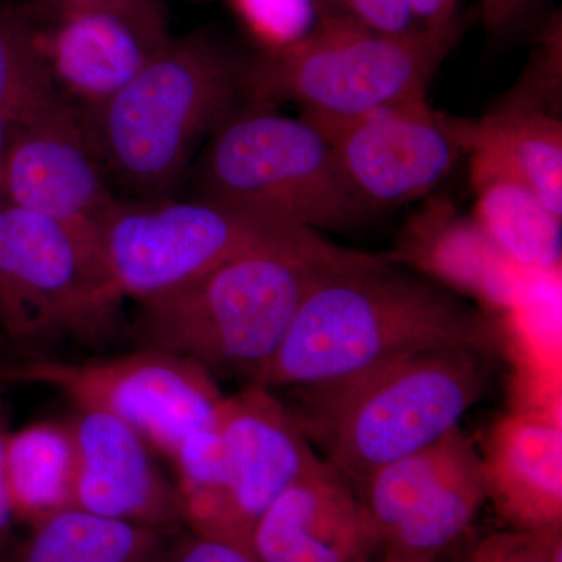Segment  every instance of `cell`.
Wrapping results in <instances>:
<instances>
[{"mask_svg": "<svg viewBox=\"0 0 562 562\" xmlns=\"http://www.w3.org/2000/svg\"><path fill=\"white\" fill-rule=\"evenodd\" d=\"M244 60L202 29L171 38L102 105L79 110L109 179L143 201L168 198L203 136L235 109Z\"/></svg>", "mask_w": 562, "mask_h": 562, "instance_id": "3957f363", "label": "cell"}, {"mask_svg": "<svg viewBox=\"0 0 562 562\" xmlns=\"http://www.w3.org/2000/svg\"><path fill=\"white\" fill-rule=\"evenodd\" d=\"M247 18L281 44L301 38L308 0H239Z\"/></svg>", "mask_w": 562, "mask_h": 562, "instance_id": "4316f807", "label": "cell"}, {"mask_svg": "<svg viewBox=\"0 0 562 562\" xmlns=\"http://www.w3.org/2000/svg\"><path fill=\"white\" fill-rule=\"evenodd\" d=\"M27 383L113 414L169 458L192 432L216 427L225 398L216 376L198 362L147 347L87 362L38 358L29 366Z\"/></svg>", "mask_w": 562, "mask_h": 562, "instance_id": "9c48e42d", "label": "cell"}, {"mask_svg": "<svg viewBox=\"0 0 562 562\" xmlns=\"http://www.w3.org/2000/svg\"><path fill=\"white\" fill-rule=\"evenodd\" d=\"M457 124L465 151L480 146L497 155L562 220V124L554 114L514 103Z\"/></svg>", "mask_w": 562, "mask_h": 562, "instance_id": "d6986e66", "label": "cell"}, {"mask_svg": "<svg viewBox=\"0 0 562 562\" xmlns=\"http://www.w3.org/2000/svg\"><path fill=\"white\" fill-rule=\"evenodd\" d=\"M561 428L536 414H516L492 432L483 460L486 498L509 528L561 531Z\"/></svg>", "mask_w": 562, "mask_h": 562, "instance_id": "2e32d148", "label": "cell"}, {"mask_svg": "<svg viewBox=\"0 0 562 562\" xmlns=\"http://www.w3.org/2000/svg\"><path fill=\"white\" fill-rule=\"evenodd\" d=\"M109 180L69 102L11 127L3 166L7 202L98 241L99 227L120 201Z\"/></svg>", "mask_w": 562, "mask_h": 562, "instance_id": "7c38bea8", "label": "cell"}, {"mask_svg": "<svg viewBox=\"0 0 562 562\" xmlns=\"http://www.w3.org/2000/svg\"><path fill=\"white\" fill-rule=\"evenodd\" d=\"M3 387L0 384V553L9 547L13 524L16 522L13 508H11L9 487H7L5 473V449L7 438H9V428H7L5 398H3Z\"/></svg>", "mask_w": 562, "mask_h": 562, "instance_id": "4dcf8cb0", "label": "cell"}, {"mask_svg": "<svg viewBox=\"0 0 562 562\" xmlns=\"http://www.w3.org/2000/svg\"><path fill=\"white\" fill-rule=\"evenodd\" d=\"M76 443L72 506L106 519L171 532L183 525L177 486L147 442L113 414L77 405L68 420Z\"/></svg>", "mask_w": 562, "mask_h": 562, "instance_id": "5bb4252c", "label": "cell"}, {"mask_svg": "<svg viewBox=\"0 0 562 562\" xmlns=\"http://www.w3.org/2000/svg\"><path fill=\"white\" fill-rule=\"evenodd\" d=\"M198 188L206 198L317 233L347 231L373 214L313 124L258 103L228 111L210 133L198 162Z\"/></svg>", "mask_w": 562, "mask_h": 562, "instance_id": "8992f818", "label": "cell"}, {"mask_svg": "<svg viewBox=\"0 0 562 562\" xmlns=\"http://www.w3.org/2000/svg\"><path fill=\"white\" fill-rule=\"evenodd\" d=\"M99 243L68 225L0 202V339L27 357L99 347L121 324Z\"/></svg>", "mask_w": 562, "mask_h": 562, "instance_id": "52a82bcc", "label": "cell"}, {"mask_svg": "<svg viewBox=\"0 0 562 562\" xmlns=\"http://www.w3.org/2000/svg\"><path fill=\"white\" fill-rule=\"evenodd\" d=\"M171 460L179 475L183 525L195 535L241 546L233 522L231 475L217 428L192 432Z\"/></svg>", "mask_w": 562, "mask_h": 562, "instance_id": "7402d4cb", "label": "cell"}, {"mask_svg": "<svg viewBox=\"0 0 562 562\" xmlns=\"http://www.w3.org/2000/svg\"><path fill=\"white\" fill-rule=\"evenodd\" d=\"M321 13L342 14L386 35L420 33L413 20L408 0H321Z\"/></svg>", "mask_w": 562, "mask_h": 562, "instance_id": "484cf974", "label": "cell"}, {"mask_svg": "<svg viewBox=\"0 0 562 562\" xmlns=\"http://www.w3.org/2000/svg\"><path fill=\"white\" fill-rule=\"evenodd\" d=\"M169 532L69 506L31 525L9 562H158Z\"/></svg>", "mask_w": 562, "mask_h": 562, "instance_id": "ffe728a7", "label": "cell"}, {"mask_svg": "<svg viewBox=\"0 0 562 562\" xmlns=\"http://www.w3.org/2000/svg\"><path fill=\"white\" fill-rule=\"evenodd\" d=\"M54 25L36 43L63 98L77 110L109 101L157 54L127 22L105 11L49 14Z\"/></svg>", "mask_w": 562, "mask_h": 562, "instance_id": "e0dca14e", "label": "cell"}, {"mask_svg": "<svg viewBox=\"0 0 562 562\" xmlns=\"http://www.w3.org/2000/svg\"><path fill=\"white\" fill-rule=\"evenodd\" d=\"M158 562H261L247 547L191 532L169 541Z\"/></svg>", "mask_w": 562, "mask_h": 562, "instance_id": "83f0119b", "label": "cell"}, {"mask_svg": "<svg viewBox=\"0 0 562 562\" xmlns=\"http://www.w3.org/2000/svg\"><path fill=\"white\" fill-rule=\"evenodd\" d=\"M490 344L482 313L457 291L350 249L313 284L255 383L269 390L328 386L420 351H486Z\"/></svg>", "mask_w": 562, "mask_h": 562, "instance_id": "6da1fadb", "label": "cell"}, {"mask_svg": "<svg viewBox=\"0 0 562 562\" xmlns=\"http://www.w3.org/2000/svg\"><path fill=\"white\" fill-rule=\"evenodd\" d=\"M308 231L199 195L190 201H117L99 227L98 241L114 288L122 297L143 303L180 290L246 251Z\"/></svg>", "mask_w": 562, "mask_h": 562, "instance_id": "ba28073f", "label": "cell"}, {"mask_svg": "<svg viewBox=\"0 0 562 562\" xmlns=\"http://www.w3.org/2000/svg\"><path fill=\"white\" fill-rule=\"evenodd\" d=\"M486 351H420L346 382L303 387L291 412L355 491L383 465L460 428L487 384Z\"/></svg>", "mask_w": 562, "mask_h": 562, "instance_id": "277c9868", "label": "cell"}, {"mask_svg": "<svg viewBox=\"0 0 562 562\" xmlns=\"http://www.w3.org/2000/svg\"><path fill=\"white\" fill-rule=\"evenodd\" d=\"M301 117L327 138L350 187L372 211L430 194L465 151L457 117L436 113L427 101L358 116L302 111Z\"/></svg>", "mask_w": 562, "mask_h": 562, "instance_id": "8fae6325", "label": "cell"}, {"mask_svg": "<svg viewBox=\"0 0 562 562\" xmlns=\"http://www.w3.org/2000/svg\"><path fill=\"white\" fill-rule=\"evenodd\" d=\"M65 102L31 24L0 5V114L18 124Z\"/></svg>", "mask_w": 562, "mask_h": 562, "instance_id": "603a6c76", "label": "cell"}, {"mask_svg": "<svg viewBox=\"0 0 562 562\" xmlns=\"http://www.w3.org/2000/svg\"><path fill=\"white\" fill-rule=\"evenodd\" d=\"M11 127L13 122L0 114V202L5 201L3 195V166H5L7 146H9Z\"/></svg>", "mask_w": 562, "mask_h": 562, "instance_id": "d6a6232c", "label": "cell"}, {"mask_svg": "<svg viewBox=\"0 0 562 562\" xmlns=\"http://www.w3.org/2000/svg\"><path fill=\"white\" fill-rule=\"evenodd\" d=\"M479 232L505 257L535 271L560 269L561 217L497 155L484 147L469 149Z\"/></svg>", "mask_w": 562, "mask_h": 562, "instance_id": "ac0fdd59", "label": "cell"}, {"mask_svg": "<svg viewBox=\"0 0 562 562\" xmlns=\"http://www.w3.org/2000/svg\"><path fill=\"white\" fill-rule=\"evenodd\" d=\"M454 44L428 33L386 35L342 14L321 13L308 35L244 60L241 94L306 113L358 116L425 101L428 83Z\"/></svg>", "mask_w": 562, "mask_h": 562, "instance_id": "5b68a950", "label": "cell"}, {"mask_svg": "<svg viewBox=\"0 0 562 562\" xmlns=\"http://www.w3.org/2000/svg\"><path fill=\"white\" fill-rule=\"evenodd\" d=\"M417 31L457 44L462 33L461 0H408Z\"/></svg>", "mask_w": 562, "mask_h": 562, "instance_id": "f1b7e54d", "label": "cell"}, {"mask_svg": "<svg viewBox=\"0 0 562 562\" xmlns=\"http://www.w3.org/2000/svg\"><path fill=\"white\" fill-rule=\"evenodd\" d=\"M349 250L308 231L246 251L180 290L139 303L132 341L180 355L214 376L255 383L313 284Z\"/></svg>", "mask_w": 562, "mask_h": 562, "instance_id": "7a4b0ae2", "label": "cell"}, {"mask_svg": "<svg viewBox=\"0 0 562 562\" xmlns=\"http://www.w3.org/2000/svg\"><path fill=\"white\" fill-rule=\"evenodd\" d=\"M5 473L16 520L32 525L72 506L76 443L68 422H36L9 432Z\"/></svg>", "mask_w": 562, "mask_h": 562, "instance_id": "44dd1931", "label": "cell"}, {"mask_svg": "<svg viewBox=\"0 0 562 562\" xmlns=\"http://www.w3.org/2000/svg\"><path fill=\"white\" fill-rule=\"evenodd\" d=\"M355 492L383 557L430 562L460 541L487 501L482 454L460 428L383 465Z\"/></svg>", "mask_w": 562, "mask_h": 562, "instance_id": "30bf717a", "label": "cell"}, {"mask_svg": "<svg viewBox=\"0 0 562 562\" xmlns=\"http://www.w3.org/2000/svg\"><path fill=\"white\" fill-rule=\"evenodd\" d=\"M216 428L231 475L236 538L247 547L262 513L322 460L291 409L262 384L247 383L225 397Z\"/></svg>", "mask_w": 562, "mask_h": 562, "instance_id": "4fadbf2b", "label": "cell"}, {"mask_svg": "<svg viewBox=\"0 0 562 562\" xmlns=\"http://www.w3.org/2000/svg\"><path fill=\"white\" fill-rule=\"evenodd\" d=\"M460 562H562L561 531L506 528L472 543Z\"/></svg>", "mask_w": 562, "mask_h": 562, "instance_id": "d4e9b609", "label": "cell"}, {"mask_svg": "<svg viewBox=\"0 0 562 562\" xmlns=\"http://www.w3.org/2000/svg\"><path fill=\"white\" fill-rule=\"evenodd\" d=\"M47 14L65 11L95 10L114 14L127 22L146 41L151 50L158 52L171 41L168 16L160 0H32Z\"/></svg>", "mask_w": 562, "mask_h": 562, "instance_id": "cb8c5ba5", "label": "cell"}, {"mask_svg": "<svg viewBox=\"0 0 562 562\" xmlns=\"http://www.w3.org/2000/svg\"><path fill=\"white\" fill-rule=\"evenodd\" d=\"M373 562H428V561L409 560V558H398V557H383L382 560L373 561Z\"/></svg>", "mask_w": 562, "mask_h": 562, "instance_id": "836d02e7", "label": "cell"}, {"mask_svg": "<svg viewBox=\"0 0 562 562\" xmlns=\"http://www.w3.org/2000/svg\"><path fill=\"white\" fill-rule=\"evenodd\" d=\"M35 358L14 350L0 339V384L9 386V384L27 383L29 364Z\"/></svg>", "mask_w": 562, "mask_h": 562, "instance_id": "1f68e13d", "label": "cell"}, {"mask_svg": "<svg viewBox=\"0 0 562 562\" xmlns=\"http://www.w3.org/2000/svg\"><path fill=\"white\" fill-rule=\"evenodd\" d=\"M247 547L261 562H373L382 552L357 492L327 461L273 501Z\"/></svg>", "mask_w": 562, "mask_h": 562, "instance_id": "9a60e30c", "label": "cell"}, {"mask_svg": "<svg viewBox=\"0 0 562 562\" xmlns=\"http://www.w3.org/2000/svg\"><path fill=\"white\" fill-rule=\"evenodd\" d=\"M543 0H480V20L492 40L519 31Z\"/></svg>", "mask_w": 562, "mask_h": 562, "instance_id": "f546056e", "label": "cell"}]
</instances>
